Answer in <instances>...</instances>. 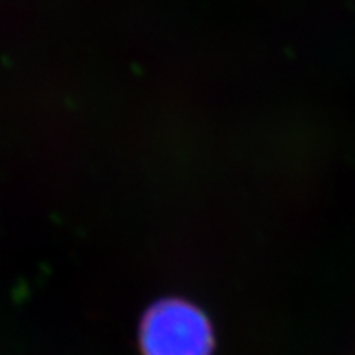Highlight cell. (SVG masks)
Listing matches in <instances>:
<instances>
[{"mask_svg":"<svg viewBox=\"0 0 355 355\" xmlns=\"http://www.w3.org/2000/svg\"><path fill=\"white\" fill-rule=\"evenodd\" d=\"M140 348L144 355H212L214 332L196 304L165 300L145 312Z\"/></svg>","mask_w":355,"mask_h":355,"instance_id":"1","label":"cell"}]
</instances>
